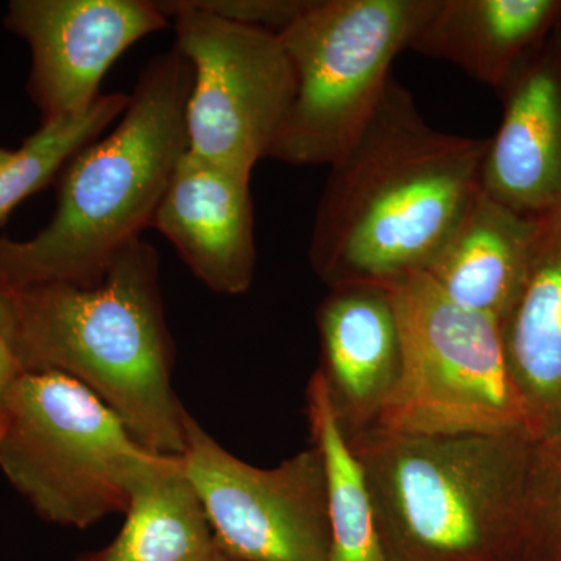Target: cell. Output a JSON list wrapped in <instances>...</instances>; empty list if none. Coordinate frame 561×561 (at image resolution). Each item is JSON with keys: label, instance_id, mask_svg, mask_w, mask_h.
I'll use <instances>...</instances> for the list:
<instances>
[{"label": "cell", "instance_id": "6da1fadb", "mask_svg": "<svg viewBox=\"0 0 561 561\" xmlns=\"http://www.w3.org/2000/svg\"><path fill=\"white\" fill-rule=\"evenodd\" d=\"M486 139L437 130L389 80L348 150L331 164L309 261L328 287L424 273L481 192Z\"/></svg>", "mask_w": 561, "mask_h": 561}, {"label": "cell", "instance_id": "7a4b0ae2", "mask_svg": "<svg viewBox=\"0 0 561 561\" xmlns=\"http://www.w3.org/2000/svg\"><path fill=\"white\" fill-rule=\"evenodd\" d=\"M157 250L136 239L92 284H33L0 291L22 371L69 376L116 413L133 437L164 456L184 451V411L172 387Z\"/></svg>", "mask_w": 561, "mask_h": 561}, {"label": "cell", "instance_id": "3957f363", "mask_svg": "<svg viewBox=\"0 0 561 561\" xmlns=\"http://www.w3.org/2000/svg\"><path fill=\"white\" fill-rule=\"evenodd\" d=\"M192 81L194 69L175 47L142 69L117 127L66 165L49 227L33 241H0V291L95 283L151 227L187 151Z\"/></svg>", "mask_w": 561, "mask_h": 561}, {"label": "cell", "instance_id": "277c9868", "mask_svg": "<svg viewBox=\"0 0 561 561\" xmlns=\"http://www.w3.org/2000/svg\"><path fill=\"white\" fill-rule=\"evenodd\" d=\"M391 561H502L522 511L531 442L524 435L346 438Z\"/></svg>", "mask_w": 561, "mask_h": 561}, {"label": "cell", "instance_id": "5b68a950", "mask_svg": "<svg viewBox=\"0 0 561 561\" xmlns=\"http://www.w3.org/2000/svg\"><path fill=\"white\" fill-rule=\"evenodd\" d=\"M160 456L61 373L22 371L0 401V468L47 522L84 529L125 513Z\"/></svg>", "mask_w": 561, "mask_h": 561}, {"label": "cell", "instance_id": "8992f818", "mask_svg": "<svg viewBox=\"0 0 561 561\" xmlns=\"http://www.w3.org/2000/svg\"><path fill=\"white\" fill-rule=\"evenodd\" d=\"M440 0H311L280 41L297 77L289 117L268 158L334 164L370 121L390 68Z\"/></svg>", "mask_w": 561, "mask_h": 561}, {"label": "cell", "instance_id": "52a82bcc", "mask_svg": "<svg viewBox=\"0 0 561 561\" xmlns=\"http://www.w3.org/2000/svg\"><path fill=\"white\" fill-rule=\"evenodd\" d=\"M387 287L400 321L402 368L376 426L404 434L530 438L500 323L456 305L424 273Z\"/></svg>", "mask_w": 561, "mask_h": 561}, {"label": "cell", "instance_id": "ba28073f", "mask_svg": "<svg viewBox=\"0 0 561 561\" xmlns=\"http://www.w3.org/2000/svg\"><path fill=\"white\" fill-rule=\"evenodd\" d=\"M173 21L175 49L191 62L187 151L251 176L268 158L297 95V77L278 33L195 9L190 0H161Z\"/></svg>", "mask_w": 561, "mask_h": 561}, {"label": "cell", "instance_id": "9c48e42d", "mask_svg": "<svg viewBox=\"0 0 561 561\" xmlns=\"http://www.w3.org/2000/svg\"><path fill=\"white\" fill-rule=\"evenodd\" d=\"M184 471L203 502L220 551L243 561H327L330 486L319 446L275 468L228 453L184 415Z\"/></svg>", "mask_w": 561, "mask_h": 561}, {"label": "cell", "instance_id": "30bf717a", "mask_svg": "<svg viewBox=\"0 0 561 561\" xmlns=\"http://www.w3.org/2000/svg\"><path fill=\"white\" fill-rule=\"evenodd\" d=\"M7 20L31 44L32 91L44 122L87 110L111 65L169 27L149 0H21Z\"/></svg>", "mask_w": 561, "mask_h": 561}, {"label": "cell", "instance_id": "8fae6325", "mask_svg": "<svg viewBox=\"0 0 561 561\" xmlns=\"http://www.w3.org/2000/svg\"><path fill=\"white\" fill-rule=\"evenodd\" d=\"M497 95L502 119L486 139L482 191L527 216L561 208V27Z\"/></svg>", "mask_w": 561, "mask_h": 561}, {"label": "cell", "instance_id": "7c38bea8", "mask_svg": "<svg viewBox=\"0 0 561 561\" xmlns=\"http://www.w3.org/2000/svg\"><path fill=\"white\" fill-rule=\"evenodd\" d=\"M321 378L346 438L376 426L400 381V321L389 287L350 283L331 287L317 311Z\"/></svg>", "mask_w": 561, "mask_h": 561}, {"label": "cell", "instance_id": "4fadbf2b", "mask_svg": "<svg viewBox=\"0 0 561 561\" xmlns=\"http://www.w3.org/2000/svg\"><path fill=\"white\" fill-rule=\"evenodd\" d=\"M250 179L186 151L151 224L217 294L241 295L253 283L256 247Z\"/></svg>", "mask_w": 561, "mask_h": 561}, {"label": "cell", "instance_id": "5bb4252c", "mask_svg": "<svg viewBox=\"0 0 561 561\" xmlns=\"http://www.w3.org/2000/svg\"><path fill=\"white\" fill-rule=\"evenodd\" d=\"M500 328L529 437L541 440L561 430V208L540 216L529 272Z\"/></svg>", "mask_w": 561, "mask_h": 561}, {"label": "cell", "instance_id": "9a60e30c", "mask_svg": "<svg viewBox=\"0 0 561 561\" xmlns=\"http://www.w3.org/2000/svg\"><path fill=\"white\" fill-rule=\"evenodd\" d=\"M540 216L513 210L481 190L424 275L449 300L501 321L526 280Z\"/></svg>", "mask_w": 561, "mask_h": 561}, {"label": "cell", "instance_id": "2e32d148", "mask_svg": "<svg viewBox=\"0 0 561 561\" xmlns=\"http://www.w3.org/2000/svg\"><path fill=\"white\" fill-rule=\"evenodd\" d=\"M561 27V0H440L411 50L500 91Z\"/></svg>", "mask_w": 561, "mask_h": 561}, {"label": "cell", "instance_id": "e0dca14e", "mask_svg": "<svg viewBox=\"0 0 561 561\" xmlns=\"http://www.w3.org/2000/svg\"><path fill=\"white\" fill-rule=\"evenodd\" d=\"M127 522L105 548L79 561H210L220 552L181 456H160L139 479Z\"/></svg>", "mask_w": 561, "mask_h": 561}, {"label": "cell", "instance_id": "ac0fdd59", "mask_svg": "<svg viewBox=\"0 0 561 561\" xmlns=\"http://www.w3.org/2000/svg\"><path fill=\"white\" fill-rule=\"evenodd\" d=\"M311 440L324 457L330 486V548L327 561H391L383 546L359 467L332 412L319 371L308 387Z\"/></svg>", "mask_w": 561, "mask_h": 561}, {"label": "cell", "instance_id": "d6986e66", "mask_svg": "<svg viewBox=\"0 0 561 561\" xmlns=\"http://www.w3.org/2000/svg\"><path fill=\"white\" fill-rule=\"evenodd\" d=\"M130 95L101 94L87 110L46 121L21 150L0 165V224L24 198L39 191L76 154L95 142L103 130L119 119Z\"/></svg>", "mask_w": 561, "mask_h": 561}, {"label": "cell", "instance_id": "ffe728a7", "mask_svg": "<svg viewBox=\"0 0 561 561\" xmlns=\"http://www.w3.org/2000/svg\"><path fill=\"white\" fill-rule=\"evenodd\" d=\"M502 561H561V430L531 443L522 511Z\"/></svg>", "mask_w": 561, "mask_h": 561}, {"label": "cell", "instance_id": "44dd1931", "mask_svg": "<svg viewBox=\"0 0 561 561\" xmlns=\"http://www.w3.org/2000/svg\"><path fill=\"white\" fill-rule=\"evenodd\" d=\"M195 9L273 33L286 31L311 0H190Z\"/></svg>", "mask_w": 561, "mask_h": 561}, {"label": "cell", "instance_id": "7402d4cb", "mask_svg": "<svg viewBox=\"0 0 561 561\" xmlns=\"http://www.w3.org/2000/svg\"><path fill=\"white\" fill-rule=\"evenodd\" d=\"M21 373L20 364L14 359L9 343H7L5 339L0 334V401H2L5 391L9 390L11 382H13Z\"/></svg>", "mask_w": 561, "mask_h": 561}, {"label": "cell", "instance_id": "603a6c76", "mask_svg": "<svg viewBox=\"0 0 561 561\" xmlns=\"http://www.w3.org/2000/svg\"><path fill=\"white\" fill-rule=\"evenodd\" d=\"M9 330H10L9 309H7L5 301H3L2 295H0V334H2V337L5 339V342H7V335H9Z\"/></svg>", "mask_w": 561, "mask_h": 561}, {"label": "cell", "instance_id": "cb8c5ba5", "mask_svg": "<svg viewBox=\"0 0 561 561\" xmlns=\"http://www.w3.org/2000/svg\"><path fill=\"white\" fill-rule=\"evenodd\" d=\"M210 561H243V560L234 559V557L228 556V553H225L224 551H220Z\"/></svg>", "mask_w": 561, "mask_h": 561}, {"label": "cell", "instance_id": "d4e9b609", "mask_svg": "<svg viewBox=\"0 0 561 561\" xmlns=\"http://www.w3.org/2000/svg\"><path fill=\"white\" fill-rule=\"evenodd\" d=\"M11 153H13V151H7V150L0 149V165H2L3 162L9 160V158L11 157Z\"/></svg>", "mask_w": 561, "mask_h": 561}]
</instances>
